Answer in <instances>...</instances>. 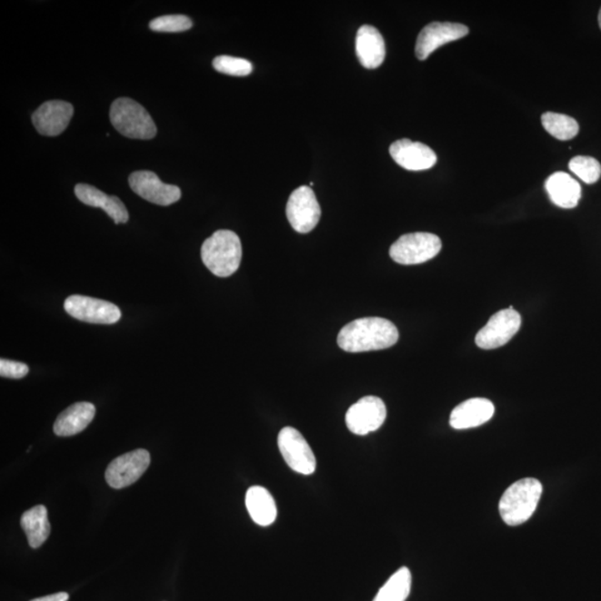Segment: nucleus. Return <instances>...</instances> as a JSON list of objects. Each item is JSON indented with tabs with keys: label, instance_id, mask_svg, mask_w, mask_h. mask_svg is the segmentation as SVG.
<instances>
[{
	"label": "nucleus",
	"instance_id": "f257e3e1",
	"mask_svg": "<svg viewBox=\"0 0 601 601\" xmlns=\"http://www.w3.org/2000/svg\"><path fill=\"white\" fill-rule=\"evenodd\" d=\"M399 340V331L389 320L382 317H362L342 327L337 345L342 350L359 352L385 350Z\"/></svg>",
	"mask_w": 601,
	"mask_h": 601
},
{
	"label": "nucleus",
	"instance_id": "f03ea898",
	"mask_svg": "<svg viewBox=\"0 0 601 601\" xmlns=\"http://www.w3.org/2000/svg\"><path fill=\"white\" fill-rule=\"evenodd\" d=\"M202 261L213 275L227 277L235 275L242 260V245L236 233L216 231L203 243Z\"/></svg>",
	"mask_w": 601,
	"mask_h": 601
},
{
	"label": "nucleus",
	"instance_id": "7ed1b4c3",
	"mask_svg": "<svg viewBox=\"0 0 601 601\" xmlns=\"http://www.w3.org/2000/svg\"><path fill=\"white\" fill-rule=\"evenodd\" d=\"M543 485L535 478L516 481L501 496L499 511L501 518L508 526H519L526 523L537 509Z\"/></svg>",
	"mask_w": 601,
	"mask_h": 601
},
{
	"label": "nucleus",
	"instance_id": "20e7f679",
	"mask_svg": "<svg viewBox=\"0 0 601 601\" xmlns=\"http://www.w3.org/2000/svg\"><path fill=\"white\" fill-rule=\"evenodd\" d=\"M109 118L118 133L132 140L146 141L156 136L157 128L150 113L131 98L114 101Z\"/></svg>",
	"mask_w": 601,
	"mask_h": 601
},
{
	"label": "nucleus",
	"instance_id": "39448f33",
	"mask_svg": "<svg viewBox=\"0 0 601 601\" xmlns=\"http://www.w3.org/2000/svg\"><path fill=\"white\" fill-rule=\"evenodd\" d=\"M441 247L440 238L431 233H410L392 245L390 256L402 265H421L438 255Z\"/></svg>",
	"mask_w": 601,
	"mask_h": 601
},
{
	"label": "nucleus",
	"instance_id": "423d86ee",
	"mask_svg": "<svg viewBox=\"0 0 601 601\" xmlns=\"http://www.w3.org/2000/svg\"><path fill=\"white\" fill-rule=\"evenodd\" d=\"M277 446L283 458L293 471L305 476L315 474L316 456L300 431L285 426L277 436Z\"/></svg>",
	"mask_w": 601,
	"mask_h": 601
},
{
	"label": "nucleus",
	"instance_id": "0eeeda50",
	"mask_svg": "<svg viewBox=\"0 0 601 601\" xmlns=\"http://www.w3.org/2000/svg\"><path fill=\"white\" fill-rule=\"evenodd\" d=\"M521 316L513 306L501 310L478 332L476 345L484 350H494L503 346L513 339L519 331Z\"/></svg>",
	"mask_w": 601,
	"mask_h": 601
},
{
	"label": "nucleus",
	"instance_id": "6e6552de",
	"mask_svg": "<svg viewBox=\"0 0 601 601\" xmlns=\"http://www.w3.org/2000/svg\"><path fill=\"white\" fill-rule=\"evenodd\" d=\"M65 311L74 319L93 325H115L122 312L111 302L84 295H72L64 303Z\"/></svg>",
	"mask_w": 601,
	"mask_h": 601
},
{
	"label": "nucleus",
	"instance_id": "1a4fd4ad",
	"mask_svg": "<svg viewBox=\"0 0 601 601\" xmlns=\"http://www.w3.org/2000/svg\"><path fill=\"white\" fill-rule=\"evenodd\" d=\"M286 216L291 226L302 235L311 232L317 225L321 207L311 187L301 186L291 194L287 201Z\"/></svg>",
	"mask_w": 601,
	"mask_h": 601
},
{
	"label": "nucleus",
	"instance_id": "9d476101",
	"mask_svg": "<svg viewBox=\"0 0 601 601\" xmlns=\"http://www.w3.org/2000/svg\"><path fill=\"white\" fill-rule=\"evenodd\" d=\"M386 408L380 397L369 396L362 397L350 406L346 416L347 429L357 436H366L379 430L385 424Z\"/></svg>",
	"mask_w": 601,
	"mask_h": 601
},
{
	"label": "nucleus",
	"instance_id": "9b49d317",
	"mask_svg": "<svg viewBox=\"0 0 601 601\" xmlns=\"http://www.w3.org/2000/svg\"><path fill=\"white\" fill-rule=\"evenodd\" d=\"M151 464L150 452L137 449L118 456L109 464L105 479L114 489H123L136 483Z\"/></svg>",
	"mask_w": 601,
	"mask_h": 601
},
{
	"label": "nucleus",
	"instance_id": "f8f14e48",
	"mask_svg": "<svg viewBox=\"0 0 601 601\" xmlns=\"http://www.w3.org/2000/svg\"><path fill=\"white\" fill-rule=\"evenodd\" d=\"M128 183L133 192L153 205H172L182 196L180 187L163 183L155 173L150 171L132 173Z\"/></svg>",
	"mask_w": 601,
	"mask_h": 601
},
{
	"label": "nucleus",
	"instance_id": "ddd939ff",
	"mask_svg": "<svg viewBox=\"0 0 601 601\" xmlns=\"http://www.w3.org/2000/svg\"><path fill=\"white\" fill-rule=\"evenodd\" d=\"M469 28L462 24L435 22L422 29L416 39V55L420 61H426L432 53L444 45L458 41L466 36Z\"/></svg>",
	"mask_w": 601,
	"mask_h": 601
},
{
	"label": "nucleus",
	"instance_id": "4468645a",
	"mask_svg": "<svg viewBox=\"0 0 601 601\" xmlns=\"http://www.w3.org/2000/svg\"><path fill=\"white\" fill-rule=\"evenodd\" d=\"M73 115L72 104L63 101H49L35 111L32 121L39 134L53 137L58 136L67 128Z\"/></svg>",
	"mask_w": 601,
	"mask_h": 601
},
{
	"label": "nucleus",
	"instance_id": "2eb2a0df",
	"mask_svg": "<svg viewBox=\"0 0 601 601\" xmlns=\"http://www.w3.org/2000/svg\"><path fill=\"white\" fill-rule=\"evenodd\" d=\"M390 154L397 165L408 171L429 170L436 163V153L429 146L409 138L392 144Z\"/></svg>",
	"mask_w": 601,
	"mask_h": 601
},
{
	"label": "nucleus",
	"instance_id": "dca6fc26",
	"mask_svg": "<svg viewBox=\"0 0 601 601\" xmlns=\"http://www.w3.org/2000/svg\"><path fill=\"white\" fill-rule=\"evenodd\" d=\"M495 406L484 397H475L456 406L450 416V426L456 430H466L483 426L493 418Z\"/></svg>",
	"mask_w": 601,
	"mask_h": 601
},
{
	"label": "nucleus",
	"instance_id": "f3484780",
	"mask_svg": "<svg viewBox=\"0 0 601 601\" xmlns=\"http://www.w3.org/2000/svg\"><path fill=\"white\" fill-rule=\"evenodd\" d=\"M356 51L362 66L377 68L385 62V39L376 27L364 25L356 34Z\"/></svg>",
	"mask_w": 601,
	"mask_h": 601
},
{
	"label": "nucleus",
	"instance_id": "a211bd4d",
	"mask_svg": "<svg viewBox=\"0 0 601 601\" xmlns=\"http://www.w3.org/2000/svg\"><path fill=\"white\" fill-rule=\"evenodd\" d=\"M75 195L85 205L102 208L115 225H122L128 221L127 208L117 196L107 195L88 184H77Z\"/></svg>",
	"mask_w": 601,
	"mask_h": 601
},
{
	"label": "nucleus",
	"instance_id": "6ab92c4d",
	"mask_svg": "<svg viewBox=\"0 0 601 601\" xmlns=\"http://www.w3.org/2000/svg\"><path fill=\"white\" fill-rule=\"evenodd\" d=\"M95 414V406L89 402H77V404L68 406L55 421V435L72 436L81 434L91 424Z\"/></svg>",
	"mask_w": 601,
	"mask_h": 601
},
{
	"label": "nucleus",
	"instance_id": "aec40b11",
	"mask_svg": "<svg viewBox=\"0 0 601 601\" xmlns=\"http://www.w3.org/2000/svg\"><path fill=\"white\" fill-rule=\"evenodd\" d=\"M550 200L563 208L578 205L581 197L580 184L565 172H557L548 177L545 184Z\"/></svg>",
	"mask_w": 601,
	"mask_h": 601
},
{
	"label": "nucleus",
	"instance_id": "412c9836",
	"mask_svg": "<svg viewBox=\"0 0 601 601\" xmlns=\"http://www.w3.org/2000/svg\"><path fill=\"white\" fill-rule=\"evenodd\" d=\"M245 505L251 518L258 526H267L275 523L277 509L270 491L260 486H251L245 496Z\"/></svg>",
	"mask_w": 601,
	"mask_h": 601
},
{
	"label": "nucleus",
	"instance_id": "4be33fe9",
	"mask_svg": "<svg viewBox=\"0 0 601 601\" xmlns=\"http://www.w3.org/2000/svg\"><path fill=\"white\" fill-rule=\"evenodd\" d=\"M21 525L27 536L29 546L34 549L41 547L51 535L48 511L46 506L43 505L35 506L26 513H24Z\"/></svg>",
	"mask_w": 601,
	"mask_h": 601
},
{
	"label": "nucleus",
	"instance_id": "5701e85b",
	"mask_svg": "<svg viewBox=\"0 0 601 601\" xmlns=\"http://www.w3.org/2000/svg\"><path fill=\"white\" fill-rule=\"evenodd\" d=\"M410 570L400 568L382 586L374 601H406L411 591Z\"/></svg>",
	"mask_w": 601,
	"mask_h": 601
},
{
	"label": "nucleus",
	"instance_id": "b1692460",
	"mask_svg": "<svg viewBox=\"0 0 601 601\" xmlns=\"http://www.w3.org/2000/svg\"><path fill=\"white\" fill-rule=\"evenodd\" d=\"M541 123L551 136L560 141L573 140L579 133L577 121L573 117L565 115V114L545 113L541 116Z\"/></svg>",
	"mask_w": 601,
	"mask_h": 601
},
{
	"label": "nucleus",
	"instance_id": "393cba45",
	"mask_svg": "<svg viewBox=\"0 0 601 601\" xmlns=\"http://www.w3.org/2000/svg\"><path fill=\"white\" fill-rule=\"evenodd\" d=\"M569 170L587 184L597 182L601 176L600 163L594 157L576 156L569 162Z\"/></svg>",
	"mask_w": 601,
	"mask_h": 601
},
{
	"label": "nucleus",
	"instance_id": "a878e982",
	"mask_svg": "<svg viewBox=\"0 0 601 601\" xmlns=\"http://www.w3.org/2000/svg\"><path fill=\"white\" fill-rule=\"evenodd\" d=\"M192 26V19L185 15H166L150 23L152 31L158 33H181L188 31Z\"/></svg>",
	"mask_w": 601,
	"mask_h": 601
},
{
	"label": "nucleus",
	"instance_id": "bb28decb",
	"mask_svg": "<svg viewBox=\"0 0 601 601\" xmlns=\"http://www.w3.org/2000/svg\"><path fill=\"white\" fill-rule=\"evenodd\" d=\"M215 71L231 76H247L253 71V65L245 58L217 56L213 61Z\"/></svg>",
	"mask_w": 601,
	"mask_h": 601
},
{
	"label": "nucleus",
	"instance_id": "cd10ccee",
	"mask_svg": "<svg viewBox=\"0 0 601 601\" xmlns=\"http://www.w3.org/2000/svg\"><path fill=\"white\" fill-rule=\"evenodd\" d=\"M29 372L27 365L22 362L9 361L6 359L0 360V376L8 377V379H23Z\"/></svg>",
	"mask_w": 601,
	"mask_h": 601
},
{
	"label": "nucleus",
	"instance_id": "c85d7f7f",
	"mask_svg": "<svg viewBox=\"0 0 601 601\" xmlns=\"http://www.w3.org/2000/svg\"><path fill=\"white\" fill-rule=\"evenodd\" d=\"M69 596L66 593H57L45 596V597L33 599L31 601H68Z\"/></svg>",
	"mask_w": 601,
	"mask_h": 601
},
{
	"label": "nucleus",
	"instance_id": "c756f323",
	"mask_svg": "<svg viewBox=\"0 0 601 601\" xmlns=\"http://www.w3.org/2000/svg\"><path fill=\"white\" fill-rule=\"evenodd\" d=\"M598 23H599V27L601 29V8H600L599 15H598Z\"/></svg>",
	"mask_w": 601,
	"mask_h": 601
}]
</instances>
